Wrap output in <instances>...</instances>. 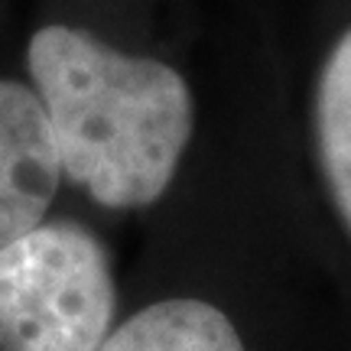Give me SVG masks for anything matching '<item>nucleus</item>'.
Returning <instances> with one entry per match:
<instances>
[{
	"mask_svg": "<svg viewBox=\"0 0 351 351\" xmlns=\"http://www.w3.org/2000/svg\"><path fill=\"white\" fill-rule=\"evenodd\" d=\"M98 351H244V345L221 309L202 300H166L130 315Z\"/></svg>",
	"mask_w": 351,
	"mask_h": 351,
	"instance_id": "nucleus-4",
	"label": "nucleus"
},
{
	"mask_svg": "<svg viewBox=\"0 0 351 351\" xmlns=\"http://www.w3.org/2000/svg\"><path fill=\"white\" fill-rule=\"evenodd\" d=\"M29 75L62 173L98 205L143 208L169 189L192 137V91L176 69L75 26H43Z\"/></svg>",
	"mask_w": 351,
	"mask_h": 351,
	"instance_id": "nucleus-1",
	"label": "nucleus"
},
{
	"mask_svg": "<svg viewBox=\"0 0 351 351\" xmlns=\"http://www.w3.org/2000/svg\"><path fill=\"white\" fill-rule=\"evenodd\" d=\"M315 137L328 192L351 228V29L328 52L319 75Z\"/></svg>",
	"mask_w": 351,
	"mask_h": 351,
	"instance_id": "nucleus-5",
	"label": "nucleus"
},
{
	"mask_svg": "<svg viewBox=\"0 0 351 351\" xmlns=\"http://www.w3.org/2000/svg\"><path fill=\"white\" fill-rule=\"evenodd\" d=\"M114 302L108 251L75 221L39 225L0 251V351H98Z\"/></svg>",
	"mask_w": 351,
	"mask_h": 351,
	"instance_id": "nucleus-2",
	"label": "nucleus"
},
{
	"mask_svg": "<svg viewBox=\"0 0 351 351\" xmlns=\"http://www.w3.org/2000/svg\"><path fill=\"white\" fill-rule=\"evenodd\" d=\"M62 179L36 91L0 78V251L43 225Z\"/></svg>",
	"mask_w": 351,
	"mask_h": 351,
	"instance_id": "nucleus-3",
	"label": "nucleus"
}]
</instances>
